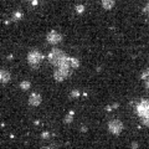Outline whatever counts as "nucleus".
<instances>
[{
    "label": "nucleus",
    "instance_id": "f8f14e48",
    "mask_svg": "<svg viewBox=\"0 0 149 149\" xmlns=\"http://www.w3.org/2000/svg\"><path fill=\"white\" fill-rule=\"evenodd\" d=\"M30 87H31V82L29 81H22L20 83V88L22 91H27V90H30Z\"/></svg>",
    "mask_w": 149,
    "mask_h": 149
},
{
    "label": "nucleus",
    "instance_id": "9d476101",
    "mask_svg": "<svg viewBox=\"0 0 149 149\" xmlns=\"http://www.w3.org/2000/svg\"><path fill=\"white\" fill-rule=\"evenodd\" d=\"M68 65H70V68H77L80 66V60L74 57H68Z\"/></svg>",
    "mask_w": 149,
    "mask_h": 149
},
{
    "label": "nucleus",
    "instance_id": "2eb2a0df",
    "mask_svg": "<svg viewBox=\"0 0 149 149\" xmlns=\"http://www.w3.org/2000/svg\"><path fill=\"white\" fill-rule=\"evenodd\" d=\"M142 80H144V81H147V80H149V67L144 71L143 73H142Z\"/></svg>",
    "mask_w": 149,
    "mask_h": 149
},
{
    "label": "nucleus",
    "instance_id": "0eeeda50",
    "mask_svg": "<svg viewBox=\"0 0 149 149\" xmlns=\"http://www.w3.org/2000/svg\"><path fill=\"white\" fill-rule=\"evenodd\" d=\"M41 102H42V97H41L40 93H37V92H32L30 97H29V104L32 106V107H36V106H39Z\"/></svg>",
    "mask_w": 149,
    "mask_h": 149
},
{
    "label": "nucleus",
    "instance_id": "5701e85b",
    "mask_svg": "<svg viewBox=\"0 0 149 149\" xmlns=\"http://www.w3.org/2000/svg\"><path fill=\"white\" fill-rule=\"evenodd\" d=\"M44 149H54L52 147H46V148H44Z\"/></svg>",
    "mask_w": 149,
    "mask_h": 149
},
{
    "label": "nucleus",
    "instance_id": "f257e3e1",
    "mask_svg": "<svg viewBox=\"0 0 149 149\" xmlns=\"http://www.w3.org/2000/svg\"><path fill=\"white\" fill-rule=\"evenodd\" d=\"M49 62L51 65H54V66H60L61 63H63L65 61H67V58H68V56L62 52L61 50H57V49H54L49 54Z\"/></svg>",
    "mask_w": 149,
    "mask_h": 149
},
{
    "label": "nucleus",
    "instance_id": "20e7f679",
    "mask_svg": "<svg viewBox=\"0 0 149 149\" xmlns=\"http://www.w3.org/2000/svg\"><path fill=\"white\" fill-rule=\"evenodd\" d=\"M70 68H60V67H57V70L55 71V73H54V78L57 82H62L65 78H67L68 76H70Z\"/></svg>",
    "mask_w": 149,
    "mask_h": 149
},
{
    "label": "nucleus",
    "instance_id": "6e6552de",
    "mask_svg": "<svg viewBox=\"0 0 149 149\" xmlns=\"http://www.w3.org/2000/svg\"><path fill=\"white\" fill-rule=\"evenodd\" d=\"M11 80V73L6 70H0V83H8Z\"/></svg>",
    "mask_w": 149,
    "mask_h": 149
},
{
    "label": "nucleus",
    "instance_id": "1a4fd4ad",
    "mask_svg": "<svg viewBox=\"0 0 149 149\" xmlns=\"http://www.w3.org/2000/svg\"><path fill=\"white\" fill-rule=\"evenodd\" d=\"M116 0H102V6H103L106 10H111V9L114 8Z\"/></svg>",
    "mask_w": 149,
    "mask_h": 149
},
{
    "label": "nucleus",
    "instance_id": "423d86ee",
    "mask_svg": "<svg viewBox=\"0 0 149 149\" xmlns=\"http://www.w3.org/2000/svg\"><path fill=\"white\" fill-rule=\"evenodd\" d=\"M137 113L139 117H144V116L149 114V102L148 101L144 100L137 106Z\"/></svg>",
    "mask_w": 149,
    "mask_h": 149
},
{
    "label": "nucleus",
    "instance_id": "dca6fc26",
    "mask_svg": "<svg viewBox=\"0 0 149 149\" xmlns=\"http://www.w3.org/2000/svg\"><path fill=\"white\" fill-rule=\"evenodd\" d=\"M83 11H85V5L80 4V5H77V6H76V13H77V14H82Z\"/></svg>",
    "mask_w": 149,
    "mask_h": 149
},
{
    "label": "nucleus",
    "instance_id": "412c9836",
    "mask_svg": "<svg viewBox=\"0 0 149 149\" xmlns=\"http://www.w3.org/2000/svg\"><path fill=\"white\" fill-rule=\"evenodd\" d=\"M144 85H146V87H147V88H149V80H147L146 82H144Z\"/></svg>",
    "mask_w": 149,
    "mask_h": 149
},
{
    "label": "nucleus",
    "instance_id": "a211bd4d",
    "mask_svg": "<svg viewBox=\"0 0 149 149\" xmlns=\"http://www.w3.org/2000/svg\"><path fill=\"white\" fill-rule=\"evenodd\" d=\"M41 137H42L44 139H47L50 137V133L49 132H42V134H41Z\"/></svg>",
    "mask_w": 149,
    "mask_h": 149
},
{
    "label": "nucleus",
    "instance_id": "f03ea898",
    "mask_svg": "<svg viewBox=\"0 0 149 149\" xmlns=\"http://www.w3.org/2000/svg\"><path fill=\"white\" fill-rule=\"evenodd\" d=\"M44 57H45V56L41 54V52L34 50V51H30L29 55H27V61H29V63H30L31 67L37 68V67H39V65L42 62Z\"/></svg>",
    "mask_w": 149,
    "mask_h": 149
},
{
    "label": "nucleus",
    "instance_id": "9b49d317",
    "mask_svg": "<svg viewBox=\"0 0 149 149\" xmlns=\"http://www.w3.org/2000/svg\"><path fill=\"white\" fill-rule=\"evenodd\" d=\"M73 116H74V112L73 111H70L68 112V114L66 116V117H65V123L66 124H70L73 120Z\"/></svg>",
    "mask_w": 149,
    "mask_h": 149
},
{
    "label": "nucleus",
    "instance_id": "39448f33",
    "mask_svg": "<svg viewBox=\"0 0 149 149\" xmlns=\"http://www.w3.org/2000/svg\"><path fill=\"white\" fill-rule=\"evenodd\" d=\"M46 41H47L49 44H52V45H56V44H58V42H61L62 41V35L60 34V32L57 31H50L47 36H46Z\"/></svg>",
    "mask_w": 149,
    "mask_h": 149
},
{
    "label": "nucleus",
    "instance_id": "7ed1b4c3",
    "mask_svg": "<svg viewBox=\"0 0 149 149\" xmlns=\"http://www.w3.org/2000/svg\"><path fill=\"white\" fill-rule=\"evenodd\" d=\"M108 129H109L111 133H113V134H119V133L123 130V123L120 122L119 119H113V120H111V122H109Z\"/></svg>",
    "mask_w": 149,
    "mask_h": 149
},
{
    "label": "nucleus",
    "instance_id": "ddd939ff",
    "mask_svg": "<svg viewBox=\"0 0 149 149\" xmlns=\"http://www.w3.org/2000/svg\"><path fill=\"white\" fill-rule=\"evenodd\" d=\"M20 19H22V13L21 11L14 13V15H13V20L14 21H17V20H20Z\"/></svg>",
    "mask_w": 149,
    "mask_h": 149
},
{
    "label": "nucleus",
    "instance_id": "6ab92c4d",
    "mask_svg": "<svg viewBox=\"0 0 149 149\" xmlns=\"http://www.w3.org/2000/svg\"><path fill=\"white\" fill-rule=\"evenodd\" d=\"M132 149H138V143L137 142H133L132 143Z\"/></svg>",
    "mask_w": 149,
    "mask_h": 149
},
{
    "label": "nucleus",
    "instance_id": "f3484780",
    "mask_svg": "<svg viewBox=\"0 0 149 149\" xmlns=\"http://www.w3.org/2000/svg\"><path fill=\"white\" fill-rule=\"evenodd\" d=\"M70 96L72 97V98H76V97L80 96V91H77V90H73L71 91V93H70Z\"/></svg>",
    "mask_w": 149,
    "mask_h": 149
},
{
    "label": "nucleus",
    "instance_id": "aec40b11",
    "mask_svg": "<svg viewBox=\"0 0 149 149\" xmlns=\"http://www.w3.org/2000/svg\"><path fill=\"white\" fill-rule=\"evenodd\" d=\"M37 3H39L37 0H32V1H31V4H32L34 6H36V5H37Z\"/></svg>",
    "mask_w": 149,
    "mask_h": 149
},
{
    "label": "nucleus",
    "instance_id": "4468645a",
    "mask_svg": "<svg viewBox=\"0 0 149 149\" xmlns=\"http://www.w3.org/2000/svg\"><path fill=\"white\" fill-rule=\"evenodd\" d=\"M142 123L146 125V127H149V114L144 116V117H142Z\"/></svg>",
    "mask_w": 149,
    "mask_h": 149
},
{
    "label": "nucleus",
    "instance_id": "4be33fe9",
    "mask_svg": "<svg viewBox=\"0 0 149 149\" xmlns=\"http://www.w3.org/2000/svg\"><path fill=\"white\" fill-rule=\"evenodd\" d=\"M81 130H82V132H86V130H87V127H81Z\"/></svg>",
    "mask_w": 149,
    "mask_h": 149
}]
</instances>
